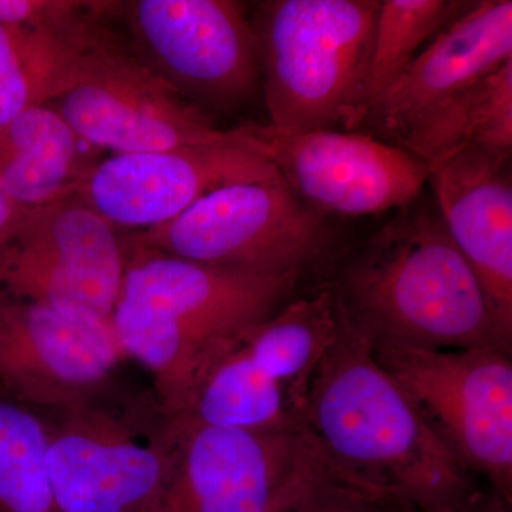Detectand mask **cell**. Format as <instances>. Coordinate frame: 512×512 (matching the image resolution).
<instances>
[{
    "label": "cell",
    "instance_id": "obj_1",
    "mask_svg": "<svg viewBox=\"0 0 512 512\" xmlns=\"http://www.w3.org/2000/svg\"><path fill=\"white\" fill-rule=\"evenodd\" d=\"M305 429L363 493L416 512L483 508L477 477L380 365L372 342L343 308L338 338L313 380Z\"/></svg>",
    "mask_w": 512,
    "mask_h": 512
},
{
    "label": "cell",
    "instance_id": "obj_2",
    "mask_svg": "<svg viewBox=\"0 0 512 512\" xmlns=\"http://www.w3.org/2000/svg\"><path fill=\"white\" fill-rule=\"evenodd\" d=\"M126 251L110 325L124 357L153 376L165 417L184 412L211 360L278 311L299 279L198 264L153 249Z\"/></svg>",
    "mask_w": 512,
    "mask_h": 512
},
{
    "label": "cell",
    "instance_id": "obj_3",
    "mask_svg": "<svg viewBox=\"0 0 512 512\" xmlns=\"http://www.w3.org/2000/svg\"><path fill=\"white\" fill-rule=\"evenodd\" d=\"M419 198L400 208L345 266L333 288L343 311L375 343L510 352L490 299L436 202Z\"/></svg>",
    "mask_w": 512,
    "mask_h": 512
},
{
    "label": "cell",
    "instance_id": "obj_4",
    "mask_svg": "<svg viewBox=\"0 0 512 512\" xmlns=\"http://www.w3.org/2000/svg\"><path fill=\"white\" fill-rule=\"evenodd\" d=\"M380 0H268L251 19L271 126L355 131L366 119V87Z\"/></svg>",
    "mask_w": 512,
    "mask_h": 512
},
{
    "label": "cell",
    "instance_id": "obj_5",
    "mask_svg": "<svg viewBox=\"0 0 512 512\" xmlns=\"http://www.w3.org/2000/svg\"><path fill=\"white\" fill-rule=\"evenodd\" d=\"M110 18L97 13L64 36L46 101L84 143L114 154L194 146L251 150L238 127H215L148 72L109 28Z\"/></svg>",
    "mask_w": 512,
    "mask_h": 512
},
{
    "label": "cell",
    "instance_id": "obj_6",
    "mask_svg": "<svg viewBox=\"0 0 512 512\" xmlns=\"http://www.w3.org/2000/svg\"><path fill=\"white\" fill-rule=\"evenodd\" d=\"M163 430V476L140 512H282L326 488L353 487L305 427L228 429L177 414Z\"/></svg>",
    "mask_w": 512,
    "mask_h": 512
},
{
    "label": "cell",
    "instance_id": "obj_7",
    "mask_svg": "<svg viewBox=\"0 0 512 512\" xmlns=\"http://www.w3.org/2000/svg\"><path fill=\"white\" fill-rule=\"evenodd\" d=\"M340 325L335 289L293 299L211 360L181 414L228 429H303L313 380Z\"/></svg>",
    "mask_w": 512,
    "mask_h": 512
},
{
    "label": "cell",
    "instance_id": "obj_8",
    "mask_svg": "<svg viewBox=\"0 0 512 512\" xmlns=\"http://www.w3.org/2000/svg\"><path fill=\"white\" fill-rule=\"evenodd\" d=\"M123 242L198 264L301 278L329 254L333 234L275 174L212 191L167 224L124 234Z\"/></svg>",
    "mask_w": 512,
    "mask_h": 512
},
{
    "label": "cell",
    "instance_id": "obj_9",
    "mask_svg": "<svg viewBox=\"0 0 512 512\" xmlns=\"http://www.w3.org/2000/svg\"><path fill=\"white\" fill-rule=\"evenodd\" d=\"M370 340V339H369ZM372 342V340H370ZM380 365L458 460L512 498V362L494 346L426 349L372 342Z\"/></svg>",
    "mask_w": 512,
    "mask_h": 512
},
{
    "label": "cell",
    "instance_id": "obj_10",
    "mask_svg": "<svg viewBox=\"0 0 512 512\" xmlns=\"http://www.w3.org/2000/svg\"><path fill=\"white\" fill-rule=\"evenodd\" d=\"M128 46L144 67L195 109L235 113L262 89L258 43L234 0L120 2Z\"/></svg>",
    "mask_w": 512,
    "mask_h": 512
},
{
    "label": "cell",
    "instance_id": "obj_11",
    "mask_svg": "<svg viewBox=\"0 0 512 512\" xmlns=\"http://www.w3.org/2000/svg\"><path fill=\"white\" fill-rule=\"evenodd\" d=\"M126 265L120 231L73 195L25 211L0 247V298L110 323Z\"/></svg>",
    "mask_w": 512,
    "mask_h": 512
},
{
    "label": "cell",
    "instance_id": "obj_12",
    "mask_svg": "<svg viewBox=\"0 0 512 512\" xmlns=\"http://www.w3.org/2000/svg\"><path fill=\"white\" fill-rule=\"evenodd\" d=\"M313 210L360 217L400 210L420 197L429 168L402 147L356 131L238 127Z\"/></svg>",
    "mask_w": 512,
    "mask_h": 512
},
{
    "label": "cell",
    "instance_id": "obj_13",
    "mask_svg": "<svg viewBox=\"0 0 512 512\" xmlns=\"http://www.w3.org/2000/svg\"><path fill=\"white\" fill-rule=\"evenodd\" d=\"M126 359L110 323L0 298V390L56 413L93 403Z\"/></svg>",
    "mask_w": 512,
    "mask_h": 512
},
{
    "label": "cell",
    "instance_id": "obj_14",
    "mask_svg": "<svg viewBox=\"0 0 512 512\" xmlns=\"http://www.w3.org/2000/svg\"><path fill=\"white\" fill-rule=\"evenodd\" d=\"M275 174L274 165L241 146L114 154L94 164L74 197L131 234L167 224L212 191Z\"/></svg>",
    "mask_w": 512,
    "mask_h": 512
},
{
    "label": "cell",
    "instance_id": "obj_15",
    "mask_svg": "<svg viewBox=\"0 0 512 512\" xmlns=\"http://www.w3.org/2000/svg\"><path fill=\"white\" fill-rule=\"evenodd\" d=\"M57 414L47 463L59 511L140 512L163 476V427L143 441L93 403Z\"/></svg>",
    "mask_w": 512,
    "mask_h": 512
},
{
    "label": "cell",
    "instance_id": "obj_16",
    "mask_svg": "<svg viewBox=\"0 0 512 512\" xmlns=\"http://www.w3.org/2000/svg\"><path fill=\"white\" fill-rule=\"evenodd\" d=\"M510 154L471 147L430 168L434 202L454 244L483 286L498 329L512 340Z\"/></svg>",
    "mask_w": 512,
    "mask_h": 512
},
{
    "label": "cell",
    "instance_id": "obj_17",
    "mask_svg": "<svg viewBox=\"0 0 512 512\" xmlns=\"http://www.w3.org/2000/svg\"><path fill=\"white\" fill-rule=\"evenodd\" d=\"M511 59V0L473 2L414 57L365 121L399 141L421 117Z\"/></svg>",
    "mask_w": 512,
    "mask_h": 512
},
{
    "label": "cell",
    "instance_id": "obj_18",
    "mask_svg": "<svg viewBox=\"0 0 512 512\" xmlns=\"http://www.w3.org/2000/svg\"><path fill=\"white\" fill-rule=\"evenodd\" d=\"M82 138L47 104L0 127V185L22 210L73 197L97 161Z\"/></svg>",
    "mask_w": 512,
    "mask_h": 512
},
{
    "label": "cell",
    "instance_id": "obj_19",
    "mask_svg": "<svg viewBox=\"0 0 512 512\" xmlns=\"http://www.w3.org/2000/svg\"><path fill=\"white\" fill-rule=\"evenodd\" d=\"M399 147L429 170L471 147L511 156L512 59L421 117Z\"/></svg>",
    "mask_w": 512,
    "mask_h": 512
},
{
    "label": "cell",
    "instance_id": "obj_20",
    "mask_svg": "<svg viewBox=\"0 0 512 512\" xmlns=\"http://www.w3.org/2000/svg\"><path fill=\"white\" fill-rule=\"evenodd\" d=\"M471 5L464 0H380L367 76V114L427 43Z\"/></svg>",
    "mask_w": 512,
    "mask_h": 512
},
{
    "label": "cell",
    "instance_id": "obj_21",
    "mask_svg": "<svg viewBox=\"0 0 512 512\" xmlns=\"http://www.w3.org/2000/svg\"><path fill=\"white\" fill-rule=\"evenodd\" d=\"M47 450L46 421L28 406L0 399V512H60Z\"/></svg>",
    "mask_w": 512,
    "mask_h": 512
},
{
    "label": "cell",
    "instance_id": "obj_22",
    "mask_svg": "<svg viewBox=\"0 0 512 512\" xmlns=\"http://www.w3.org/2000/svg\"><path fill=\"white\" fill-rule=\"evenodd\" d=\"M59 33L28 32L0 25V127L52 92Z\"/></svg>",
    "mask_w": 512,
    "mask_h": 512
},
{
    "label": "cell",
    "instance_id": "obj_23",
    "mask_svg": "<svg viewBox=\"0 0 512 512\" xmlns=\"http://www.w3.org/2000/svg\"><path fill=\"white\" fill-rule=\"evenodd\" d=\"M82 0H0V25L28 32L59 33L92 12Z\"/></svg>",
    "mask_w": 512,
    "mask_h": 512
},
{
    "label": "cell",
    "instance_id": "obj_24",
    "mask_svg": "<svg viewBox=\"0 0 512 512\" xmlns=\"http://www.w3.org/2000/svg\"><path fill=\"white\" fill-rule=\"evenodd\" d=\"M282 512H399L396 505L349 485H336L299 501Z\"/></svg>",
    "mask_w": 512,
    "mask_h": 512
},
{
    "label": "cell",
    "instance_id": "obj_25",
    "mask_svg": "<svg viewBox=\"0 0 512 512\" xmlns=\"http://www.w3.org/2000/svg\"><path fill=\"white\" fill-rule=\"evenodd\" d=\"M25 211L10 200L9 195L0 185V247L13 237Z\"/></svg>",
    "mask_w": 512,
    "mask_h": 512
},
{
    "label": "cell",
    "instance_id": "obj_26",
    "mask_svg": "<svg viewBox=\"0 0 512 512\" xmlns=\"http://www.w3.org/2000/svg\"><path fill=\"white\" fill-rule=\"evenodd\" d=\"M397 510H399V512H416V511L410 510V508H404V507H397Z\"/></svg>",
    "mask_w": 512,
    "mask_h": 512
}]
</instances>
